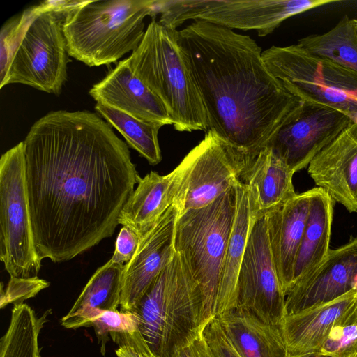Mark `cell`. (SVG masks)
Listing matches in <instances>:
<instances>
[{
  "mask_svg": "<svg viewBox=\"0 0 357 357\" xmlns=\"http://www.w3.org/2000/svg\"><path fill=\"white\" fill-rule=\"evenodd\" d=\"M35 14L34 6L31 7L25 10L20 16L7 22L1 28L0 83L6 78L15 48Z\"/></svg>",
  "mask_w": 357,
  "mask_h": 357,
  "instance_id": "29",
  "label": "cell"
},
{
  "mask_svg": "<svg viewBox=\"0 0 357 357\" xmlns=\"http://www.w3.org/2000/svg\"><path fill=\"white\" fill-rule=\"evenodd\" d=\"M297 43L312 54L328 59L357 73L355 19L346 15L328 31L302 38Z\"/></svg>",
  "mask_w": 357,
  "mask_h": 357,
  "instance_id": "27",
  "label": "cell"
},
{
  "mask_svg": "<svg viewBox=\"0 0 357 357\" xmlns=\"http://www.w3.org/2000/svg\"><path fill=\"white\" fill-rule=\"evenodd\" d=\"M154 0L89 2L68 15L63 31L69 56L89 66L115 63L135 51L144 35Z\"/></svg>",
  "mask_w": 357,
  "mask_h": 357,
  "instance_id": "5",
  "label": "cell"
},
{
  "mask_svg": "<svg viewBox=\"0 0 357 357\" xmlns=\"http://www.w3.org/2000/svg\"><path fill=\"white\" fill-rule=\"evenodd\" d=\"M35 245L42 261H69L112 236L140 176L128 146L87 111L51 112L24 140Z\"/></svg>",
  "mask_w": 357,
  "mask_h": 357,
  "instance_id": "1",
  "label": "cell"
},
{
  "mask_svg": "<svg viewBox=\"0 0 357 357\" xmlns=\"http://www.w3.org/2000/svg\"><path fill=\"white\" fill-rule=\"evenodd\" d=\"M182 174L179 163L166 175L152 171L140 178L121 211L119 224L130 228L142 238L174 204Z\"/></svg>",
  "mask_w": 357,
  "mask_h": 357,
  "instance_id": "20",
  "label": "cell"
},
{
  "mask_svg": "<svg viewBox=\"0 0 357 357\" xmlns=\"http://www.w3.org/2000/svg\"><path fill=\"white\" fill-rule=\"evenodd\" d=\"M256 156L208 130L180 162L183 174L174 202L178 214L206 206L235 186Z\"/></svg>",
  "mask_w": 357,
  "mask_h": 357,
  "instance_id": "11",
  "label": "cell"
},
{
  "mask_svg": "<svg viewBox=\"0 0 357 357\" xmlns=\"http://www.w3.org/2000/svg\"><path fill=\"white\" fill-rule=\"evenodd\" d=\"M36 14L13 53L0 88L22 84L59 95L67 79L68 52L63 31V15L34 6Z\"/></svg>",
  "mask_w": 357,
  "mask_h": 357,
  "instance_id": "10",
  "label": "cell"
},
{
  "mask_svg": "<svg viewBox=\"0 0 357 357\" xmlns=\"http://www.w3.org/2000/svg\"><path fill=\"white\" fill-rule=\"evenodd\" d=\"M340 0H156L158 22L176 29L188 20H199L266 36L284 20Z\"/></svg>",
  "mask_w": 357,
  "mask_h": 357,
  "instance_id": "8",
  "label": "cell"
},
{
  "mask_svg": "<svg viewBox=\"0 0 357 357\" xmlns=\"http://www.w3.org/2000/svg\"><path fill=\"white\" fill-rule=\"evenodd\" d=\"M311 190L307 220L296 259L291 289L310 276L331 250L334 202L323 189L317 187Z\"/></svg>",
  "mask_w": 357,
  "mask_h": 357,
  "instance_id": "24",
  "label": "cell"
},
{
  "mask_svg": "<svg viewBox=\"0 0 357 357\" xmlns=\"http://www.w3.org/2000/svg\"><path fill=\"white\" fill-rule=\"evenodd\" d=\"M317 352L332 357H357V322L333 327Z\"/></svg>",
  "mask_w": 357,
  "mask_h": 357,
  "instance_id": "31",
  "label": "cell"
},
{
  "mask_svg": "<svg viewBox=\"0 0 357 357\" xmlns=\"http://www.w3.org/2000/svg\"><path fill=\"white\" fill-rule=\"evenodd\" d=\"M236 185L210 204L178 214L176 222L174 250L200 287L204 324L216 317L221 270L236 212Z\"/></svg>",
  "mask_w": 357,
  "mask_h": 357,
  "instance_id": "6",
  "label": "cell"
},
{
  "mask_svg": "<svg viewBox=\"0 0 357 357\" xmlns=\"http://www.w3.org/2000/svg\"><path fill=\"white\" fill-rule=\"evenodd\" d=\"M294 174L269 147L259 151L241 178L248 189L256 215H264L297 195L293 185Z\"/></svg>",
  "mask_w": 357,
  "mask_h": 357,
  "instance_id": "21",
  "label": "cell"
},
{
  "mask_svg": "<svg viewBox=\"0 0 357 357\" xmlns=\"http://www.w3.org/2000/svg\"><path fill=\"white\" fill-rule=\"evenodd\" d=\"M50 286V282L37 276L30 278H14L10 279L6 288L1 289L0 307L8 304L20 305L23 301L34 297L39 291Z\"/></svg>",
  "mask_w": 357,
  "mask_h": 357,
  "instance_id": "32",
  "label": "cell"
},
{
  "mask_svg": "<svg viewBox=\"0 0 357 357\" xmlns=\"http://www.w3.org/2000/svg\"><path fill=\"white\" fill-rule=\"evenodd\" d=\"M357 322V289L328 303L287 314L281 329L288 357L317 352L332 328Z\"/></svg>",
  "mask_w": 357,
  "mask_h": 357,
  "instance_id": "16",
  "label": "cell"
},
{
  "mask_svg": "<svg viewBox=\"0 0 357 357\" xmlns=\"http://www.w3.org/2000/svg\"><path fill=\"white\" fill-rule=\"evenodd\" d=\"M178 40L204 105L208 130L257 155L299 111L302 101L269 70L248 35L196 20Z\"/></svg>",
  "mask_w": 357,
  "mask_h": 357,
  "instance_id": "2",
  "label": "cell"
},
{
  "mask_svg": "<svg viewBox=\"0 0 357 357\" xmlns=\"http://www.w3.org/2000/svg\"><path fill=\"white\" fill-rule=\"evenodd\" d=\"M216 317L241 357H288L281 326L238 308Z\"/></svg>",
  "mask_w": 357,
  "mask_h": 357,
  "instance_id": "22",
  "label": "cell"
},
{
  "mask_svg": "<svg viewBox=\"0 0 357 357\" xmlns=\"http://www.w3.org/2000/svg\"><path fill=\"white\" fill-rule=\"evenodd\" d=\"M91 326L100 344V351L105 353V345L111 333H134L138 331L136 316L132 312L107 310L96 319Z\"/></svg>",
  "mask_w": 357,
  "mask_h": 357,
  "instance_id": "30",
  "label": "cell"
},
{
  "mask_svg": "<svg viewBox=\"0 0 357 357\" xmlns=\"http://www.w3.org/2000/svg\"><path fill=\"white\" fill-rule=\"evenodd\" d=\"M236 296V308L250 312L267 324L281 326L287 316L286 295L272 256L265 214L253 212Z\"/></svg>",
  "mask_w": 357,
  "mask_h": 357,
  "instance_id": "12",
  "label": "cell"
},
{
  "mask_svg": "<svg viewBox=\"0 0 357 357\" xmlns=\"http://www.w3.org/2000/svg\"><path fill=\"white\" fill-rule=\"evenodd\" d=\"M90 0H47L39 6L44 10H50L66 17L70 13L87 4Z\"/></svg>",
  "mask_w": 357,
  "mask_h": 357,
  "instance_id": "37",
  "label": "cell"
},
{
  "mask_svg": "<svg viewBox=\"0 0 357 357\" xmlns=\"http://www.w3.org/2000/svg\"><path fill=\"white\" fill-rule=\"evenodd\" d=\"M262 59L272 74L303 102L335 108L357 122V73L300 45L271 46Z\"/></svg>",
  "mask_w": 357,
  "mask_h": 357,
  "instance_id": "7",
  "label": "cell"
},
{
  "mask_svg": "<svg viewBox=\"0 0 357 357\" xmlns=\"http://www.w3.org/2000/svg\"><path fill=\"white\" fill-rule=\"evenodd\" d=\"M353 120L335 108L303 102L296 116L284 124L266 146L296 173L333 142Z\"/></svg>",
  "mask_w": 357,
  "mask_h": 357,
  "instance_id": "13",
  "label": "cell"
},
{
  "mask_svg": "<svg viewBox=\"0 0 357 357\" xmlns=\"http://www.w3.org/2000/svg\"><path fill=\"white\" fill-rule=\"evenodd\" d=\"M51 314L49 309L38 317L27 304L15 305L8 328L1 339L0 357H40L39 335Z\"/></svg>",
  "mask_w": 357,
  "mask_h": 357,
  "instance_id": "26",
  "label": "cell"
},
{
  "mask_svg": "<svg viewBox=\"0 0 357 357\" xmlns=\"http://www.w3.org/2000/svg\"><path fill=\"white\" fill-rule=\"evenodd\" d=\"M112 340L119 345L116 357H155L138 331L134 333H111Z\"/></svg>",
  "mask_w": 357,
  "mask_h": 357,
  "instance_id": "33",
  "label": "cell"
},
{
  "mask_svg": "<svg viewBox=\"0 0 357 357\" xmlns=\"http://www.w3.org/2000/svg\"><path fill=\"white\" fill-rule=\"evenodd\" d=\"M318 188L349 212H357V123H353L307 166Z\"/></svg>",
  "mask_w": 357,
  "mask_h": 357,
  "instance_id": "17",
  "label": "cell"
},
{
  "mask_svg": "<svg viewBox=\"0 0 357 357\" xmlns=\"http://www.w3.org/2000/svg\"><path fill=\"white\" fill-rule=\"evenodd\" d=\"M97 103L121 111L144 122L173 125L160 98L130 68L126 59L119 61L89 91Z\"/></svg>",
  "mask_w": 357,
  "mask_h": 357,
  "instance_id": "18",
  "label": "cell"
},
{
  "mask_svg": "<svg viewBox=\"0 0 357 357\" xmlns=\"http://www.w3.org/2000/svg\"><path fill=\"white\" fill-rule=\"evenodd\" d=\"M204 334L215 357H241L226 336L217 317L205 323Z\"/></svg>",
  "mask_w": 357,
  "mask_h": 357,
  "instance_id": "34",
  "label": "cell"
},
{
  "mask_svg": "<svg viewBox=\"0 0 357 357\" xmlns=\"http://www.w3.org/2000/svg\"><path fill=\"white\" fill-rule=\"evenodd\" d=\"M236 212L221 270L216 317L236 307L238 275L253 218L247 186L240 181L236 185Z\"/></svg>",
  "mask_w": 357,
  "mask_h": 357,
  "instance_id": "25",
  "label": "cell"
},
{
  "mask_svg": "<svg viewBox=\"0 0 357 357\" xmlns=\"http://www.w3.org/2000/svg\"><path fill=\"white\" fill-rule=\"evenodd\" d=\"M126 60L134 75L165 105L175 130H208L206 109L177 30L152 19Z\"/></svg>",
  "mask_w": 357,
  "mask_h": 357,
  "instance_id": "3",
  "label": "cell"
},
{
  "mask_svg": "<svg viewBox=\"0 0 357 357\" xmlns=\"http://www.w3.org/2000/svg\"><path fill=\"white\" fill-rule=\"evenodd\" d=\"M124 265L109 259L89 279L67 314L61 319L67 329L91 326L104 311L117 310L120 305Z\"/></svg>",
  "mask_w": 357,
  "mask_h": 357,
  "instance_id": "23",
  "label": "cell"
},
{
  "mask_svg": "<svg viewBox=\"0 0 357 357\" xmlns=\"http://www.w3.org/2000/svg\"><path fill=\"white\" fill-rule=\"evenodd\" d=\"M178 208L172 204L141 238L133 258L124 265L120 307L129 312L172 259Z\"/></svg>",
  "mask_w": 357,
  "mask_h": 357,
  "instance_id": "14",
  "label": "cell"
},
{
  "mask_svg": "<svg viewBox=\"0 0 357 357\" xmlns=\"http://www.w3.org/2000/svg\"><path fill=\"white\" fill-rule=\"evenodd\" d=\"M298 357H332V356L322 354L319 352H312V353H309V354H304V355H302V356H300Z\"/></svg>",
  "mask_w": 357,
  "mask_h": 357,
  "instance_id": "38",
  "label": "cell"
},
{
  "mask_svg": "<svg viewBox=\"0 0 357 357\" xmlns=\"http://www.w3.org/2000/svg\"><path fill=\"white\" fill-rule=\"evenodd\" d=\"M204 326L180 347L172 357H215L204 336Z\"/></svg>",
  "mask_w": 357,
  "mask_h": 357,
  "instance_id": "36",
  "label": "cell"
},
{
  "mask_svg": "<svg viewBox=\"0 0 357 357\" xmlns=\"http://www.w3.org/2000/svg\"><path fill=\"white\" fill-rule=\"evenodd\" d=\"M0 259L10 277H34L40 270L26 190L24 141L0 160Z\"/></svg>",
  "mask_w": 357,
  "mask_h": 357,
  "instance_id": "9",
  "label": "cell"
},
{
  "mask_svg": "<svg viewBox=\"0 0 357 357\" xmlns=\"http://www.w3.org/2000/svg\"><path fill=\"white\" fill-rule=\"evenodd\" d=\"M129 312L155 357H172L205 324L200 287L176 252Z\"/></svg>",
  "mask_w": 357,
  "mask_h": 357,
  "instance_id": "4",
  "label": "cell"
},
{
  "mask_svg": "<svg viewBox=\"0 0 357 357\" xmlns=\"http://www.w3.org/2000/svg\"><path fill=\"white\" fill-rule=\"evenodd\" d=\"M357 289V237L330 250L319 268L286 296L287 315L328 303Z\"/></svg>",
  "mask_w": 357,
  "mask_h": 357,
  "instance_id": "15",
  "label": "cell"
},
{
  "mask_svg": "<svg viewBox=\"0 0 357 357\" xmlns=\"http://www.w3.org/2000/svg\"><path fill=\"white\" fill-rule=\"evenodd\" d=\"M312 190L297 194L265 213L269 245L285 295L294 282L297 254L304 234Z\"/></svg>",
  "mask_w": 357,
  "mask_h": 357,
  "instance_id": "19",
  "label": "cell"
},
{
  "mask_svg": "<svg viewBox=\"0 0 357 357\" xmlns=\"http://www.w3.org/2000/svg\"><path fill=\"white\" fill-rule=\"evenodd\" d=\"M96 110L116 128L132 149L137 151L151 165L162 160L158 142L160 126L144 122L113 107L97 103Z\"/></svg>",
  "mask_w": 357,
  "mask_h": 357,
  "instance_id": "28",
  "label": "cell"
},
{
  "mask_svg": "<svg viewBox=\"0 0 357 357\" xmlns=\"http://www.w3.org/2000/svg\"><path fill=\"white\" fill-rule=\"evenodd\" d=\"M140 240V237L135 231L126 226H123L116 239L115 250L110 259L117 264H126L133 258Z\"/></svg>",
  "mask_w": 357,
  "mask_h": 357,
  "instance_id": "35",
  "label": "cell"
},
{
  "mask_svg": "<svg viewBox=\"0 0 357 357\" xmlns=\"http://www.w3.org/2000/svg\"><path fill=\"white\" fill-rule=\"evenodd\" d=\"M355 22H356V26H357V19H355Z\"/></svg>",
  "mask_w": 357,
  "mask_h": 357,
  "instance_id": "39",
  "label": "cell"
}]
</instances>
